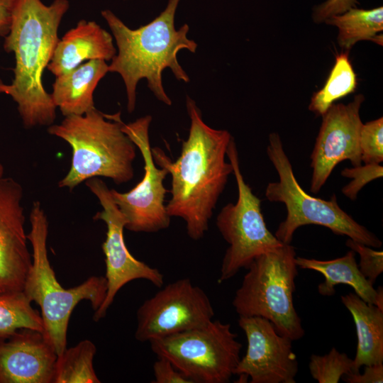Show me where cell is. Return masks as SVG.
<instances>
[{"label": "cell", "mask_w": 383, "mask_h": 383, "mask_svg": "<svg viewBox=\"0 0 383 383\" xmlns=\"http://www.w3.org/2000/svg\"><path fill=\"white\" fill-rule=\"evenodd\" d=\"M186 107L190 128L179 157L172 162L158 147L151 152L155 164L172 177L171 198L166 204L168 214L182 218L189 237L198 240L208 231L213 211L233 173L231 164L225 160L232 135L226 130L206 125L189 96Z\"/></svg>", "instance_id": "cell-1"}, {"label": "cell", "mask_w": 383, "mask_h": 383, "mask_svg": "<svg viewBox=\"0 0 383 383\" xmlns=\"http://www.w3.org/2000/svg\"><path fill=\"white\" fill-rule=\"evenodd\" d=\"M70 8L68 0H54L49 6L41 0H16L12 22L4 37V48L15 58L13 79H0V94L17 104L24 127L51 126L56 109L43 86V76L59 40L58 28Z\"/></svg>", "instance_id": "cell-2"}, {"label": "cell", "mask_w": 383, "mask_h": 383, "mask_svg": "<svg viewBox=\"0 0 383 383\" xmlns=\"http://www.w3.org/2000/svg\"><path fill=\"white\" fill-rule=\"evenodd\" d=\"M179 0H169L165 10L149 23L133 30L111 11H101L116 40L118 52L109 65V72H116L123 80L127 109L135 108L136 87L146 79L148 87L155 97L166 105L172 101L167 95L162 80L165 68H170L177 79L189 82V77L177 60V52L186 49L195 52L197 44L187 38L189 27H174V16Z\"/></svg>", "instance_id": "cell-3"}, {"label": "cell", "mask_w": 383, "mask_h": 383, "mask_svg": "<svg viewBox=\"0 0 383 383\" xmlns=\"http://www.w3.org/2000/svg\"><path fill=\"white\" fill-rule=\"evenodd\" d=\"M123 124L120 112L106 114L94 108L50 126L48 133L67 142L72 151L70 170L59 187L72 190L97 177L109 178L117 184L131 181L136 146L123 131Z\"/></svg>", "instance_id": "cell-4"}, {"label": "cell", "mask_w": 383, "mask_h": 383, "mask_svg": "<svg viewBox=\"0 0 383 383\" xmlns=\"http://www.w3.org/2000/svg\"><path fill=\"white\" fill-rule=\"evenodd\" d=\"M27 234L32 247V265L23 292L40 309L43 334L57 356L67 348V333L71 314L77 305L89 301L93 310L102 304L107 291L105 277L92 276L70 289L62 287L55 276L48 254V221L39 201H34Z\"/></svg>", "instance_id": "cell-5"}, {"label": "cell", "mask_w": 383, "mask_h": 383, "mask_svg": "<svg viewBox=\"0 0 383 383\" xmlns=\"http://www.w3.org/2000/svg\"><path fill=\"white\" fill-rule=\"evenodd\" d=\"M295 259L294 248L284 243L255 258L232 301L239 316L266 318L278 333L292 341L304 335L293 303L298 274Z\"/></svg>", "instance_id": "cell-6"}, {"label": "cell", "mask_w": 383, "mask_h": 383, "mask_svg": "<svg viewBox=\"0 0 383 383\" xmlns=\"http://www.w3.org/2000/svg\"><path fill=\"white\" fill-rule=\"evenodd\" d=\"M267 154L279 177L270 182L265 197L271 202L285 205L287 217L275 231V237L284 244H291L295 231L305 225H318L330 229L334 234L346 235L355 241L379 248L382 241L365 226L358 223L338 205L333 194L330 200L314 197L298 183L279 134L269 135Z\"/></svg>", "instance_id": "cell-7"}, {"label": "cell", "mask_w": 383, "mask_h": 383, "mask_svg": "<svg viewBox=\"0 0 383 383\" xmlns=\"http://www.w3.org/2000/svg\"><path fill=\"white\" fill-rule=\"evenodd\" d=\"M237 337L230 323L211 320L149 343L157 357L169 360L193 383H228L240 359Z\"/></svg>", "instance_id": "cell-8"}, {"label": "cell", "mask_w": 383, "mask_h": 383, "mask_svg": "<svg viewBox=\"0 0 383 383\" xmlns=\"http://www.w3.org/2000/svg\"><path fill=\"white\" fill-rule=\"evenodd\" d=\"M226 156L233 167L238 196L236 202L223 206L216 218V226L229 244L222 260L219 284L234 277L240 269H246L259 255L284 244L267 228L261 211V200L245 182L233 137Z\"/></svg>", "instance_id": "cell-9"}, {"label": "cell", "mask_w": 383, "mask_h": 383, "mask_svg": "<svg viewBox=\"0 0 383 383\" xmlns=\"http://www.w3.org/2000/svg\"><path fill=\"white\" fill-rule=\"evenodd\" d=\"M151 121L150 116H145L128 124L123 123V131L142 155L144 174L141 181L127 192L110 189L114 203L126 219L125 228L135 233H156L170 225L171 217L165 204L169 191L163 184L168 171L158 168L153 160L149 140Z\"/></svg>", "instance_id": "cell-10"}, {"label": "cell", "mask_w": 383, "mask_h": 383, "mask_svg": "<svg viewBox=\"0 0 383 383\" xmlns=\"http://www.w3.org/2000/svg\"><path fill=\"white\" fill-rule=\"evenodd\" d=\"M213 316L206 293L189 278H182L167 284L140 306L135 338L150 342L200 327Z\"/></svg>", "instance_id": "cell-11"}, {"label": "cell", "mask_w": 383, "mask_h": 383, "mask_svg": "<svg viewBox=\"0 0 383 383\" xmlns=\"http://www.w3.org/2000/svg\"><path fill=\"white\" fill-rule=\"evenodd\" d=\"M85 182L103 208L101 211L96 213L94 219L101 220L106 226L102 250L105 256L107 291L102 304L93 315L94 321H99L106 316L116 295L124 285L133 280L142 279L161 288L164 284V276L159 270L137 260L129 252L123 236L127 221L114 203L106 184L97 177Z\"/></svg>", "instance_id": "cell-12"}, {"label": "cell", "mask_w": 383, "mask_h": 383, "mask_svg": "<svg viewBox=\"0 0 383 383\" xmlns=\"http://www.w3.org/2000/svg\"><path fill=\"white\" fill-rule=\"evenodd\" d=\"M364 99L362 94H357L348 104H333L322 115V123L311 155L312 193L319 192L340 162L348 160L353 167L361 165L359 140L362 123L360 109Z\"/></svg>", "instance_id": "cell-13"}, {"label": "cell", "mask_w": 383, "mask_h": 383, "mask_svg": "<svg viewBox=\"0 0 383 383\" xmlns=\"http://www.w3.org/2000/svg\"><path fill=\"white\" fill-rule=\"evenodd\" d=\"M247 338V350L234 374L250 377L251 383H295L298 361L289 338L277 333L267 319L239 316Z\"/></svg>", "instance_id": "cell-14"}, {"label": "cell", "mask_w": 383, "mask_h": 383, "mask_svg": "<svg viewBox=\"0 0 383 383\" xmlns=\"http://www.w3.org/2000/svg\"><path fill=\"white\" fill-rule=\"evenodd\" d=\"M23 192L14 179H0V296L23 292L32 265L24 226Z\"/></svg>", "instance_id": "cell-15"}, {"label": "cell", "mask_w": 383, "mask_h": 383, "mask_svg": "<svg viewBox=\"0 0 383 383\" xmlns=\"http://www.w3.org/2000/svg\"><path fill=\"white\" fill-rule=\"evenodd\" d=\"M57 358L43 332L20 329L0 340V383H52Z\"/></svg>", "instance_id": "cell-16"}, {"label": "cell", "mask_w": 383, "mask_h": 383, "mask_svg": "<svg viewBox=\"0 0 383 383\" xmlns=\"http://www.w3.org/2000/svg\"><path fill=\"white\" fill-rule=\"evenodd\" d=\"M116 54L112 35L93 21L80 20L59 39L47 69L55 77L84 61L111 60Z\"/></svg>", "instance_id": "cell-17"}, {"label": "cell", "mask_w": 383, "mask_h": 383, "mask_svg": "<svg viewBox=\"0 0 383 383\" xmlns=\"http://www.w3.org/2000/svg\"><path fill=\"white\" fill-rule=\"evenodd\" d=\"M107 72L105 60H92L55 77L50 94L55 106L64 116L82 115L94 109V90Z\"/></svg>", "instance_id": "cell-18"}, {"label": "cell", "mask_w": 383, "mask_h": 383, "mask_svg": "<svg viewBox=\"0 0 383 383\" xmlns=\"http://www.w3.org/2000/svg\"><path fill=\"white\" fill-rule=\"evenodd\" d=\"M355 254L350 249L345 255L333 260H319L296 257L295 262L301 269L314 270L323 275L324 281L318 286V292L321 295L333 296L335 292V286L346 284L351 287L362 300L383 310V289L382 287L374 289L373 284L361 273Z\"/></svg>", "instance_id": "cell-19"}, {"label": "cell", "mask_w": 383, "mask_h": 383, "mask_svg": "<svg viewBox=\"0 0 383 383\" xmlns=\"http://www.w3.org/2000/svg\"><path fill=\"white\" fill-rule=\"evenodd\" d=\"M353 318L357 338L354 372L361 367L383 363V310L367 303L355 293L340 296Z\"/></svg>", "instance_id": "cell-20"}, {"label": "cell", "mask_w": 383, "mask_h": 383, "mask_svg": "<svg viewBox=\"0 0 383 383\" xmlns=\"http://www.w3.org/2000/svg\"><path fill=\"white\" fill-rule=\"evenodd\" d=\"M325 23L338 28V43L344 49H350L360 40L382 45V35H378L383 30L382 6L372 9L353 7L331 16Z\"/></svg>", "instance_id": "cell-21"}, {"label": "cell", "mask_w": 383, "mask_h": 383, "mask_svg": "<svg viewBox=\"0 0 383 383\" xmlns=\"http://www.w3.org/2000/svg\"><path fill=\"white\" fill-rule=\"evenodd\" d=\"M96 348L89 340L66 348L57 356L52 383H100L94 367Z\"/></svg>", "instance_id": "cell-22"}, {"label": "cell", "mask_w": 383, "mask_h": 383, "mask_svg": "<svg viewBox=\"0 0 383 383\" xmlns=\"http://www.w3.org/2000/svg\"><path fill=\"white\" fill-rule=\"evenodd\" d=\"M357 87V77L348 57V52L336 55L335 64L323 88L311 97L309 109L323 115L333 102L353 93Z\"/></svg>", "instance_id": "cell-23"}, {"label": "cell", "mask_w": 383, "mask_h": 383, "mask_svg": "<svg viewBox=\"0 0 383 383\" xmlns=\"http://www.w3.org/2000/svg\"><path fill=\"white\" fill-rule=\"evenodd\" d=\"M22 328L43 331L40 313L23 292L0 296V340Z\"/></svg>", "instance_id": "cell-24"}, {"label": "cell", "mask_w": 383, "mask_h": 383, "mask_svg": "<svg viewBox=\"0 0 383 383\" xmlns=\"http://www.w3.org/2000/svg\"><path fill=\"white\" fill-rule=\"evenodd\" d=\"M309 368L318 383H338L342 377L355 373L353 359L335 348L324 355H311Z\"/></svg>", "instance_id": "cell-25"}, {"label": "cell", "mask_w": 383, "mask_h": 383, "mask_svg": "<svg viewBox=\"0 0 383 383\" xmlns=\"http://www.w3.org/2000/svg\"><path fill=\"white\" fill-rule=\"evenodd\" d=\"M361 160L364 164L383 161V118L362 123L360 132Z\"/></svg>", "instance_id": "cell-26"}, {"label": "cell", "mask_w": 383, "mask_h": 383, "mask_svg": "<svg viewBox=\"0 0 383 383\" xmlns=\"http://www.w3.org/2000/svg\"><path fill=\"white\" fill-rule=\"evenodd\" d=\"M343 177L352 180L342 188V193L350 200H355L359 192L369 182L383 176V167L380 164L370 163L353 167L344 168Z\"/></svg>", "instance_id": "cell-27"}, {"label": "cell", "mask_w": 383, "mask_h": 383, "mask_svg": "<svg viewBox=\"0 0 383 383\" xmlns=\"http://www.w3.org/2000/svg\"><path fill=\"white\" fill-rule=\"evenodd\" d=\"M346 246L360 255L358 267L366 279L374 285L377 278L383 272V252L371 248L370 246L347 239Z\"/></svg>", "instance_id": "cell-28"}, {"label": "cell", "mask_w": 383, "mask_h": 383, "mask_svg": "<svg viewBox=\"0 0 383 383\" xmlns=\"http://www.w3.org/2000/svg\"><path fill=\"white\" fill-rule=\"evenodd\" d=\"M154 383H193L165 357H157L153 365Z\"/></svg>", "instance_id": "cell-29"}, {"label": "cell", "mask_w": 383, "mask_h": 383, "mask_svg": "<svg viewBox=\"0 0 383 383\" xmlns=\"http://www.w3.org/2000/svg\"><path fill=\"white\" fill-rule=\"evenodd\" d=\"M357 4H358L357 0H326L313 9V20L316 23L325 22L333 16L356 7Z\"/></svg>", "instance_id": "cell-30"}, {"label": "cell", "mask_w": 383, "mask_h": 383, "mask_svg": "<svg viewBox=\"0 0 383 383\" xmlns=\"http://www.w3.org/2000/svg\"><path fill=\"white\" fill-rule=\"evenodd\" d=\"M347 383L383 382V363L365 365L363 373H351L341 378Z\"/></svg>", "instance_id": "cell-31"}, {"label": "cell", "mask_w": 383, "mask_h": 383, "mask_svg": "<svg viewBox=\"0 0 383 383\" xmlns=\"http://www.w3.org/2000/svg\"><path fill=\"white\" fill-rule=\"evenodd\" d=\"M16 0H0V36L6 37L11 28Z\"/></svg>", "instance_id": "cell-32"}, {"label": "cell", "mask_w": 383, "mask_h": 383, "mask_svg": "<svg viewBox=\"0 0 383 383\" xmlns=\"http://www.w3.org/2000/svg\"><path fill=\"white\" fill-rule=\"evenodd\" d=\"M4 167L3 165L0 163V179L3 177V174H4Z\"/></svg>", "instance_id": "cell-33"}]
</instances>
